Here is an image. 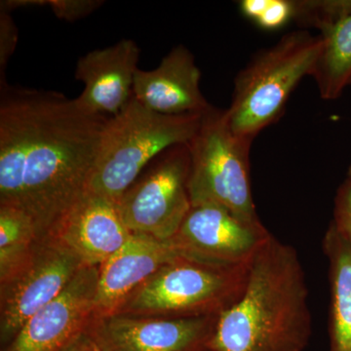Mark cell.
<instances>
[{
	"instance_id": "obj_13",
	"label": "cell",
	"mask_w": 351,
	"mask_h": 351,
	"mask_svg": "<svg viewBox=\"0 0 351 351\" xmlns=\"http://www.w3.org/2000/svg\"><path fill=\"white\" fill-rule=\"evenodd\" d=\"M48 234L59 239L85 265L101 267L130 239L117 204L87 193Z\"/></svg>"
},
{
	"instance_id": "obj_1",
	"label": "cell",
	"mask_w": 351,
	"mask_h": 351,
	"mask_svg": "<svg viewBox=\"0 0 351 351\" xmlns=\"http://www.w3.org/2000/svg\"><path fill=\"white\" fill-rule=\"evenodd\" d=\"M110 117L58 92L0 86V206L48 234L88 193Z\"/></svg>"
},
{
	"instance_id": "obj_15",
	"label": "cell",
	"mask_w": 351,
	"mask_h": 351,
	"mask_svg": "<svg viewBox=\"0 0 351 351\" xmlns=\"http://www.w3.org/2000/svg\"><path fill=\"white\" fill-rule=\"evenodd\" d=\"M201 73L195 57L179 45L152 71L138 69L133 97L144 107L162 114L205 113L212 108L200 89Z\"/></svg>"
},
{
	"instance_id": "obj_2",
	"label": "cell",
	"mask_w": 351,
	"mask_h": 351,
	"mask_svg": "<svg viewBox=\"0 0 351 351\" xmlns=\"http://www.w3.org/2000/svg\"><path fill=\"white\" fill-rule=\"evenodd\" d=\"M308 290L294 247L272 235L251 262L241 297L218 316L214 351H302L311 336Z\"/></svg>"
},
{
	"instance_id": "obj_16",
	"label": "cell",
	"mask_w": 351,
	"mask_h": 351,
	"mask_svg": "<svg viewBox=\"0 0 351 351\" xmlns=\"http://www.w3.org/2000/svg\"><path fill=\"white\" fill-rule=\"evenodd\" d=\"M323 249L329 261L331 284L330 351H351V246L331 223Z\"/></svg>"
},
{
	"instance_id": "obj_17",
	"label": "cell",
	"mask_w": 351,
	"mask_h": 351,
	"mask_svg": "<svg viewBox=\"0 0 351 351\" xmlns=\"http://www.w3.org/2000/svg\"><path fill=\"white\" fill-rule=\"evenodd\" d=\"M322 50L313 73L321 98L337 100L351 85V15L319 34Z\"/></svg>"
},
{
	"instance_id": "obj_28",
	"label": "cell",
	"mask_w": 351,
	"mask_h": 351,
	"mask_svg": "<svg viewBox=\"0 0 351 351\" xmlns=\"http://www.w3.org/2000/svg\"><path fill=\"white\" fill-rule=\"evenodd\" d=\"M99 351H104V350H101V348H100V350H99Z\"/></svg>"
},
{
	"instance_id": "obj_18",
	"label": "cell",
	"mask_w": 351,
	"mask_h": 351,
	"mask_svg": "<svg viewBox=\"0 0 351 351\" xmlns=\"http://www.w3.org/2000/svg\"><path fill=\"white\" fill-rule=\"evenodd\" d=\"M40 237L36 221L25 210L0 206V285L24 267Z\"/></svg>"
},
{
	"instance_id": "obj_5",
	"label": "cell",
	"mask_w": 351,
	"mask_h": 351,
	"mask_svg": "<svg viewBox=\"0 0 351 351\" xmlns=\"http://www.w3.org/2000/svg\"><path fill=\"white\" fill-rule=\"evenodd\" d=\"M250 265H212L179 257L134 291L113 314L169 318L219 315L243 294Z\"/></svg>"
},
{
	"instance_id": "obj_25",
	"label": "cell",
	"mask_w": 351,
	"mask_h": 351,
	"mask_svg": "<svg viewBox=\"0 0 351 351\" xmlns=\"http://www.w3.org/2000/svg\"><path fill=\"white\" fill-rule=\"evenodd\" d=\"M98 345L89 332H85L64 351H99Z\"/></svg>"
},
{
	"instance_id": "obj_11",
	"label": "cell",
	"mask_w": 351,
	"mask_h": 351,
	"mask_svg": "<svg viewBox=\"0 0 351 351\" xmlns=\"http://www.w3.org/2000/svg\"><path fill=\"white\" fill-rule=\"evenodd\" d=\"M100 267L85 265L56 299L32 315L1 351H64L88 331Z\"/></svg>"
},
{
	"instance_id": "obj_8",
	"label": "cell",
	"mask_w": 351,
	"mask_h": 351,
	"mask_svg": "<svg viewBox=\"0 0 351 351\" xmlns=\"http://www.w3.org/2000/svg\"><path fill=\"white\" fill-rule=\"evenodd\" d=\"M83 267L82 261L56 237H40L24 267L0 285L2 348L32 315L56 299Z\"/></svg>"
},
{
	"instance_id": "obj_4",
	"label": "cell",
	"mask_w": 351,
	"mask_h": 351,
	"mask_svg": "<svg viewBox=\"0 0 351 351\" xmlns=\"http://www.w3.org/2000/svg\"><path fill=\"white\" fill-rule=\"evenodd\" d=\"M321 50L320 36L295 31L257 53L237 75L232 104L225 110L233 133L254 142L276 123L298 84L313 75Z\"/></svg>"
},
{
	"instance_id": "obj_19",
	"label": "cell",
	"mask_w": 351,
	"mask_h": 351,
	"mask_svg": "<svg viewBox=\"0 0 351 351\" xmlns=\"http://www.w3.org/2000/svg\"><path fill=\"white\" fill-rule=\"evenodd\" d=\"M350 15L351 0L295 1V22L319 29L320 32Z\"/></svg>"
},
{
	"instance_id": "obj_10",
	"label": "cell",
	"mask_w": 351,
	"mask_h": 351,
	"mask_svg": "<svg viewBox=\"0 0 351 351\" xmlns=\"http://www.w3.org/2000/svg\"><path fill=\"white\" fill-rule=\"evenodd\" d=\"M219 315L94 317L88 332L104 351H205L213 338Z\"/></svg>"
},
{
	"instance_id": "obj_22",
	"label": "cell",
	"mask_w": 351,
	"mask_h": 351,
	"mask_svg": "<svg viewBox=\"0 0 351 351\" xmlns=\"http://www.w3.org/2000/svg\"><path fill=\"white\" fill-rule=\"evenodd\" d=\"M294 16L295 1L269 0V6L255 23L263 29L276 31L294 21Z\"/></svg>"
},
{
	"instance_id": "obj_3",
	"label": "cell",
	"mask_w": 351,
	"mask_h": 351,
	"mask_svg": "<svg viewBox=\"0 0 351 351\" xmlns=\"http://www.w3.org/2000/svg\"><path fill=\"white\" fill-rule=\"evenodd\" d=\"M202 115L152 112L133 97L106 123L88 193L117 202L154 159L193 140Z\"/></svg>"
},
{
	"instance_id": "obj_26",
	"label": "cell",
	"mask_w": 351,
	"mask_h": 351,
	"mask_svg": "<svg viewBox=\"0 0 351 351\" xmlns=\"http://www.w3.org/2000/svg\"><path fill=\"white\" fill-rule=\"evenodd\" d=\"M348 178H350V179H351V163H350V167H348Z\"/></svg>"
},
{
	"instance_id": "obj_21",
	"label": "cell",
	"mask_w": 351,
	"mask_h": 351,
	"mask_svg": "<svg viewBox=\"0 0 351 351\" xmlns=\"http://www.w3.org/2000/svg\"><path fill=\"white\" fill-rule=\"evenodd\" d=\"M18 43V29L11 12L0 10V86L6 84L5 69Z\"/></svg>"
},
{
	"instance_id": "obj_23",
	"label": "cell",
	"mask_w": 351,
	"mask_h": 351,
	"mask_svg": "<svg viewBox=\"0 0 351 351\" xmlns=\"http://www.w3.org/2000/svg\"><path fill=\"white\" fill-rule=\"evenodd\" d=\"M100 0H48V6L59 19L75 22L103 5Z\"/></svg>"
},
{
	"instance_id": "obj_9",
	"label": "cell",
	"mask_w": 351,
	"mask_h": 351,
	"mask_svg": "<svg viewBox=\"0 0 351 351\" xmlns=\"http://www.w3.org/2000/svg\"><path fill=\"white\" fill-rule=\"evenodd\" d=\"M271 233L262 221H249L217 204L191 206L169 239L181 257L219 265L251 263Z\"/></svg>"
},
{
	"instance_id": "obj_12",
	"label": "cell",
	"mask_w": 351,
	"mask_h": 351,
	"mask_svg": "<svg viewBox=\"0 0 351 351\" xmlns=\"http://www.w3.org/2000/svg\"><path fill=\"white\" fill-rule=\"evenodd\" d=\"M140 52L135 41L122 39L80 58L75 75L84 84V90L77 97L83 107L110 117L121 112L133 98Z\"/></svg>"
},
{
	"instance_id": "obj_24",
	"label": "cell",
	"mask_w": 351,
	"mask_h": 351,
	"mask_svg": "<svg viewBox=\"0 0 351 351\" xmlns=\"http://www.w3.org/2000/svg\"><path fill=\"white\" fill-rule=\"evenodd\" d=\"M269 0H243L240 2V10L247 19L256 22L269 6Z\"/></svg>"
},
{
	"instance_id": "obj_14",
	"label": "cell",
	"mask_w": 351,
	"mask_h": 351,
	"mask_svg": "<svg viewBox=\"0 0 351 351\" xmlns=\"http://www.w3.org/2000/svg\"><path fill=\"white\" fill-rule=\"evenodd\" d=\"M179 257L169 240L132 233L128 241L100 267L94 317L115 313L134 291Z\"/></svg>"
},
{
	"instance_id": "obj_6",
	"label": "cell",
	"mask_w": 351,
	"mask_h": 351,
	"mask_svg": "<svg viewBox=\"0 0 351 351\" xmlns=\"http://www.w3.org/2000/svg\"><path fill=\"white\" fill-rule=\"evenodd\" d=\"M252 144L233 133L225 110L212 107L203 113L199 129L189 143L191 206L217 204L246 221H260L252 196Z\"/></svg>"
},
{
	"instance_id": "obj_7",
	"label": "cell",
	"mask_w": 351,
	"mask_h": 351,
	"mask_svg": "<svg viewBox=\"0 0 351 351\" xmlns=\"http://www.w3.org/2000/svg\"><path fill=\"white\" fill-rule=\"evenodd\" d=\"M154 162L115 204L131 233L166 241L177 233L191 209L189 144L170 147Z\"/></svg>"
},
{
	"instance_id": "obj_27",
	"label": "cell",
	"mask_w": 351,
	"mask_h": 351,
	"mask_svg": "<svg viewBox=\"0 0 351 351\" xmlns=\"http://www.w3.org/2000/svg\"><path fill=\"white\" fill-rule=\"evenodd\" d=\"M205 351H214V350H210V348H208V350H206Z\"/></svg>"
},
{
	"instance_id": "obj_20",
	"label": "cell",
	"mask_w": 351,
	"mask_h": 351,
	"mask_svg": "<svg viewBox=\"0 0 351 351\" xmlns=\"http://www.w3.org/2000/svg\"><path fill=\"white\" fill-rule=\"evenodd\" d=\"M332 226L351 246V179L346 178L335 197Z\"/></svg>"
}]
</instances>
